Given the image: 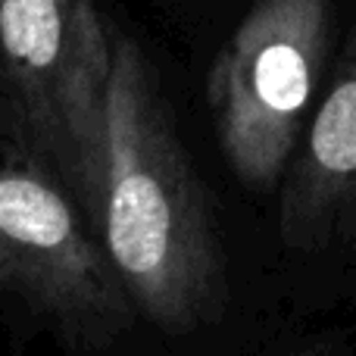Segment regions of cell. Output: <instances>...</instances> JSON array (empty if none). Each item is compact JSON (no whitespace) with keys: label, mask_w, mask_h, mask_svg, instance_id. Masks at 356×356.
Returning <instances> with one entry per match:
<instances>
[{"label":"cell","mask_w":356,"mask_h":356,"mask_svg":"<svg viewBox=\"0 0 356 356\" xmlns=\"http://www.w3.org/2000/svg\"><path fill=\"white\" fill-rule=\"evenodd\" d=\"M0 297L66 356H113L141 322L75 197L6 144H0Z\"/></svg>","instance_id":"3957f363"},{"label":"cell","mask_w":356,"mask_h":356,"mask_svg":"<svg viewBox=\"0 0 356 356\" xmlns=\"http://www.w3.org/2000/svg\"><path fill=\"white\" fill-rule=\"evenodd\" d=\"M282 257L328 294L356 291V22L275 188Z\"/></svg>","instance_id":"5b68a950"},{"label":"cell","mask_w":356,"mask_h":356,"mask_svg":"<svg viewBox=\"0 0 356 356\" xmlns=\"http://www.w3.org/2000/svg\"><path fill=\"white\" fill-rule=\"evenodd\" d=\"M266 356H356V332L325 328V332L300 334L282 347H272Z\"/></svg>","instance_id":"8992f818"},{"label":"cell","mask_w":356,"mask_h":356,"mask_svg":"<svg viewBox=\"0 0 356 356\" xmlns=\"http://www.w3.org/2000/svg\"><path fill=\"white\" fill-rule=\"evenodd\" d=\"M110 22L94 0H0V144L44 166L100 228Z\"/></svg>","instance_id":"7a4b0ae2"},{"label":"cell","mask_w":356,"mask_h":356,"mask_svg":"<svg viewBox=\"0 0 356 356\" xmlns=\"http://www.w3.org/2000/svg\"><path fill=\"white\" fill-rule=\"evenodd\" d=\"M334 50V0H257L222 44L207 104L219 154L241 188H278Z\"/></svg>","instance_id":"277c9868"},{"label":"cell","mask_w":356,"mask_h":356,"mask_svg":"<svg viewBox=\"0 0 356 356\" xmlns=\"http://www.w3.org/2000/svg\"><path fill=\"white\" fill-rule=\"evenodd\" d=\"M138 316L184 338L225 313V257L209 194L144 47L110 25L106 169L97 228Z\"/></svg>","instance_id":"6da1fadb"}]
</instances>
